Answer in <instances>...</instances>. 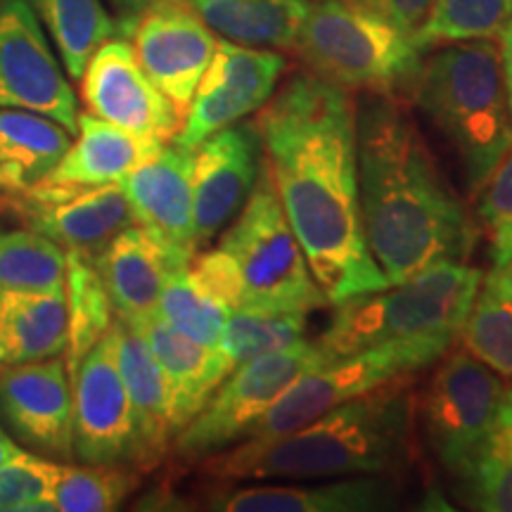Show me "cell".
Instances as JSON below:
<instances>
[{"label":"cell","mask_w":512,"mask_h":512,"mask_svg":"<svg viewBox=\"0 0 512 512\" xmlns=\"http://www.w3.org/2000/svg\"><path fill=\"white\" fill-rule=\"evenodd\" d=\"M401 472H370L287 484H252L209 496L221 512H384L403 505Z\"/></svg>","instance_id":"ac0fdd59"},{"label":"cell","mask_w":512,"mask_h":512,"mask_svg":"<svg viewBox=\"0 0 512 512\" xmlns=\"http://www.w3.org/2000/svg\"><path fill=\"white\" fill-rule=\"evenodd\" d=\"M79 83L86 112L107 124L164 145L181 131V114L143 72L126 36L107 38L91 55Z\"/></svg>","instance_id":"5bb4252c"},{"label":"cell","mask_w":512,"mask_h":512,"mask_svg":"<svg viewBox=\"0 0 512 512\" xmlns=\"http://www.w3.org/2000/svg\"><path fill=\"white\" fill-rule=\"evenodd\" d=\"M0 107L38 112L76 136V95L27 0H0Z\"/></svg>","instance_id":"4fadbf2b"},{"label":"cell","mask_w":512,"mask_h":512,"mask_svg":"<svg viewBox=\"0 0 512 512\" xmlns=\"http://www.w3.org/2000/svg\"><path fill=\"white\" fill-rule=\"evenodd\" d=\"M178 266L185 264L138 223L114 235L95 256V268L110 294L114 318L124 323H140L157 313L166 278Z\"/></svg>","instance_id":"7402d4cb"},{"label":"cell","mask_w":512,"mask_h":512,"mask_svg":"<svg viewBox=\"0 0 512 512\" xmlns=\"http://www.w3.org/2000/svg\"><path fill=\"white\" fill-rule=\"evenodd\" d=\"M418 361L394 344L337 358L297 377L242 441L266 444L302 430L320 415L380 387L396 375L418 373ZM240 444V441H238Z\"/></svg>","instance_id":"30bf717a"},{"label":"cell","mask_w":512,"mask_h":512,"mask_svg":"<svg viewBox=\"0 0 512 512\" xmlns=\"http://www.w3.org/2000/svg\"><path fill=\"white\" fill-rule=\"evenodd\" d=\"M60 463L19 451L0 467V510L3 512H55L50 494Z\"/></svg>","instance_id":"d590c367"},{"label":"cell","mask_w":512,"mask_h":512,"mask_svg":"<svg viewBox=\"0 0 512 512\" xmlns=\"http://www.w3.org/2000/svg\"><path fill=\"white\" fill-rule=\"evenodd\" d=\"M498 53H501V69L505 81V93H508V105L512 114V17L498 34Z\"/></svg>","instance_id":"b9f144b4"},{"label":"cell","mask_w":512,"mask_h":512,"mask_svg":"<svg viewBox=\"0 0 512 512\" xmlns=\"http://www.w3.org/2000/svg\"><path fill=\"white\" fill-rule=\"evenodd\" d=\"M484 273L465 261H439L399 285L335 304L320 344L344 358L382 344L408 351L420 368L456 347Z\"/></svg>","instance_id":"277c9868"},{"label":"cell","mask_w":512,"mask_h":512,"mask_svg":"<svg viewBox=\"0 0 512 512\" xmlns=\"http://www.w3.org/2000/svg\"><path fill=\"white\" fill-rule=\"evenodd\" d=\"M460 342L498 375L512 377V299L484 278Z\"/></svg>","instance_id":"e575fe53"},{"label":"cell","mask_w":512,"mask_h":512,"mask_svg":"<svg viewBox=\"0 0 512 512\" xmlns=\"http://www.w3.org/2000/svg\"><path fill=\"white\" fill-rule=\"evenodd\" d=\"M264 162L254 121L211 133L192 150V209L197 247L207 245L245 207Z\"/></svg>","instance_id":"2e32d148"},{"label":"cell","mask_w":512,"mask_h":512,"mask_svg":"<svg viewBox=\"0 0 512 512\" xmlns=\"http://www.w3.org/2000/svg\"><path fill=\"white\" fill-rule=\"evenodd\" d=\"M294 53L309 72L366 93L411 91L422 64L411 34L354 0H311Z\"/></svg>","instance_id":"8992f818"},{"label":"cell","mask_w":512,"mask_h":512,"mask_svg":"<svg viewBox=\"0 0 512 512\" xmlns=\"http://www.w3.org/2000/svg\"><path fill=\"white\" fill-rule=\"evenodd\" d=\"M354 3L366 5V8L380 12L389 22L413 36V31L420 27L422 19L427 17L434 0H354Z\"/></svg>","instance_id":"ab89813d"},{"label":"cell","mask_w":512,"mask_h":512,"mask_svg":"<svg viewBox=\"0 0 512 512\" xmlns=\"http://www.w3.org/2000/svg\"><path fill=\"white\" fill-rule=\"evenodd\" d=\"M143 332L152 354L164 370L174 408L176 434L202 411L214 389L226 380L230 361L219 347H204L195 339L171 328L159 313H152L140 323H131Z\"/></svg>","instance_id":"cb8c5ba5"},{"label":"cell","mask_w":512,"mask_h":512,"mask_svg":"<svg viewBox=\"0 0 512 512\" xmlns=\"http://www.w3.org/2000/svg\"><path fill=\"white\" fill-rule=\"evenodd\" d=\"M157 313L181 335L195 339L204 347H219L230 309L219 302L185 264L174 268L166 278Z\"/></svg>","instance_id":"d6a6232c"},{"label":"cell","mask_w":512,"mask_h":512,"mask_svg":"<svg viewBox=\"0 0 512 512\" xmlns=\"http://www.w3.org/2000/svg\"><path fill=\"white\" fill-rule=\"evenodd\" d=\"M361 226L375 264L399 285L439 261H467L479 228L396 93L356 102Z\"/></svg>","instance_id":"7a4b0ae2"},{"label":"cell","mask_w":512,"mask_h":512,"mask_svg":"<svg viewBox=\"0 0 512 512\" xmlns=\"http://www.w3.org/2000/svg\"><path fill=\"white\" fill-rule=\"evenodd\" d=\"M437 363L418 415L437 463L458 479L494 437L505 382L465 347H453Z\"/></svg>","instance_id":"9c48e42d"},{"label":"cell","mask_w":512,"mask_h":512,"mask_svg":"<svg viewBox=\"0 0 512 512\" xmlns=\"http://www.w3.org/2000/svg\"><path fill=\"white\" fill-rule=\"evenodd\" d=\"M74 456L86 465L138 470V430L110 328L72 375Z\"/></svg>","instance_id":"7c38bea8"},{"label":"cell","mask_w":512,"mask_h":512,"mask_svg":"<svg viewBox=\"0 0 512 512\" xmlns=\"http://www.w3.org/2000/svg\"><path fill=\"white\" fill-rule=\"evenodd\" d=\"M337 361L330 351L309 339L292 344L273 354L259 356L254 361L233 368L200 413L176 434L171 446L185 463H200L235 446L252 432V427L264 418L268 408L283 396L290 384L313 368Z\"/></svg>","instance_id":"ba28073f"},{"label":"cell","mask_w":512,"mask_h":512,"mask_svg":"<svg viewBox=\"0 0 512 512\" xmlns=\"http://www.w3.org/2000/svg\"><path fill=\"white\" fill-rule=\"evenodd\" d=\"M133 221L169 249L181 264L197 254L195 209H192V150L162 145L157 155L119 183Z\"/></svg>","instance_id":"d6986e66"},{"label":"cell","mask_w":512,"mask_h":512,"mask_svg":"<svg viewBox=\"0 0 512 512\" xmlns=\"http://www.w3.org/2000/svg\"><path fill=\"white\" fill-rule=\"evenodd\" d=\"M60 50L72 81H79L91 55L107 38L117 36V19L102 0H27Z\"/></svg>","instance_id":"f1b7e54d"},{"label":"cell","mask_w":512,"mask_h":512,"mask_svg":"<svg viewBox=\"0 0 512 512\" xmlns=\"http://www.w3.org/2000/svg\"><path fill=\"white\" fill-rule=\"evenodd\" d=\"M219 247L240 268L242 304L302 313L330 306L287 221L266 157L245 207L223 233Z\"/></svg>","instance_id":"52a82bcc"},{"label":"cell","mask_w":512,"mask_h":512,"mask_svg":"<svg viewBox=\"0 0 512 512\" xmlns=\"http://www.w3.org/2000/svg\"><path fill=\"white\" fill-rule=\"evenodd\" d=\"M114 342L121 380L126 384L138 430V470H152L176 437L174 408L164 370L136 325L114 318Z\"/></svg>","instance_id":"603a6c76"},{"label":"cell","mask_w":512,"mask_h":512,"mask_svg":"<svg viewBox=\"0 0 512 512\" xmlns=\"http://www.w3.org/2000/svg\"><path fill=\"white\" fill-rule=\"evenodd\" d=\"M128 36L143 72L185 119L219 38L183 0L150 5Z\"/></svg>","instance_id":"9a60e30c"},{"label":"cell","mask_w":512,"mask_h":512,"mask_svg":"<svg viewBox=\"0 0 512 512\" xmlns=\"http://www.w3.org/2000/svg\"><path fill=\"white\" fill-rule=\"evenodd\" d=\"M67 252L36 230L0 233V292L64 290Z\"/></svg>","instance_id":"4dcf8cb0"},{"label":"cell","mask_w":512,"mask_h":512,"mask_svg":"<svg viewBox=\"0 0 512 512\" xmlns=\"http://www.w3.org/2000/svg\"><path fill=\"white\" fill-rule=\"evenodd\" d=\"M0 415L24 444L48 458L74 456V396L60 356L0 370Z\"/></svg>","instance_id":"e0dca14e"},{"label":"cell","mask_w":512,"mask_h":512,"mask_svg":"<svg viewBox=\"0 0 512 512\" xmlns=\"http://www.w3.org/2000/svg\"><path fill=\"white\" fill-rule=\"evenodd\" d=\"M188 268L190 273L195 275L216 299H219V302L228 306V309H235V306L242 304L240 268L226 249L216 247L204 254H195L190 259Z\"/></svg>","instance_id":"f35d334b"},{"label":"cell","mask_w":512,"mask_h":512,"mask_svg":"<svg viewBox=\"0 0 512 512\" xmlns=\"http://www.w3.org/2000/svg\"><path fill=\"white\" fill-rule=\"evenodd\" d=\"M19 451H22V448H19L15 441L8 437V434L0 430V467L8 463V460L15 458Z\"/></svg>","instance_id":"f6af8a7d"},{"label":"cell","mask_w":512,"mask_h":512,"mask_svg":"<svg viewBox=\"0 0 512 512\" xmlns=\"http://www.w3.org/2000/svg\"><path fill=\"white\" fill-rule=\"evenodd\" d=\"M264 157L306 264L330 304L389 287L361 226L356 100L313 72L294 74L256 112Z\"/></svg>","instance_id":"6da1fadb"},{"label":"cell","mask_w":512,"mask_h":512,"mask_svg":"<svg viewBox=\"0 0 512 512\" xmlns=\"http://www.w3.org/2000/svg\"><path fill=\"white\" fill-rule=\"evenodd\" d=\"M408 93L456 152L467 190L477 195L512 150V114L494 38L441 46L420 64Z\"/></svg>","instance_id":"5b68a950"},{"label":"cell","mask_w":512,"mask_h":512,"mask_svg":"<svg viewBox=\"0 0 512 512\" xmlns=\"http://www.w3.org/2000/svg\"><path fill=\"white\" fill-rule=\"evenodd\" d=\"M486 278H489L491 283H494L498 290L505 294V297L512 299V256H510L508 264L501 268H494V271L486 275Z\"/></svg>","instance_id":"ee69618b"},{"label":"cell","mask_w":512,"mask_h":512,"mask_svg":"<svg viewBox=\"0 0 512 512\" xmlns=\"http://www.w3.org/2000/svg\"><path fill=\"white\" fill-rule=\"evenodd\" d=\"M512 17V0H434L413 31L420 53L460 41L496 38Z\"/></svg>","instance_id":"1f68e13d"},{"label":"cell","mask_w":512,"mask_h":512,"mask_svg":"<svg viewBox=\"0 0 512 512\" xmlns=\"http://www.w3.org/2000/svg\"><path fill=\"white\" fill-rule=\"evenodd\" d=\"M475 197L479 228L489 240L491 261L494 268H501L512 256V150Z\"/></svg>","instance_id":"74e56055"},{"label":"cell","mask_w":512,"mask_h":512,"mask_svg":"<svg viewBox=\"0 0 512 512\" xmlns=\"http://www.w3.org/2000/svg\"><path fill=\"white\" fill-rule=\"evenodd\" d=\"M10 200L31 230L57 242L64 252H79L93 259L114 235L136 223L119 183L76 192L57 202H34L27 197Z\"/></svg>","instance_id":"44dd1931"},{"label":"cell","mask_w":512,"mask_h":512,"mask_svg":"<svg viewBox=\"0 0 512 512\" xmlns=\"http://www.w3.org/2000/svg\"><path fill=\"white\" fill-rule=\"evenodd\" d=\"M138 470L121 465H60L53 494L57 512H110L136 491Z\"/></svg>","instance_id":"836d02e7"},{"label":"cell","mask_w":512,"mask_h":512,"mask_svg":"<svg viewBox=\"0 0 512 512\" xmlns=\"http://www.w3.org/2000/svg\"><path fill=\"white\" fill-rule=\"evenodd\" d=\"M415 453V392L411 373H406L287 437L266 444L240 441L200 463L211 479L223 484L302 482L403 472Z\"/></svg>","instance_id":"3957f363"},{"label":"cell","mask_w":512,"mask_h":512,"mask_svg":"<svg viewBox=\"0 0 512 512\" xmlns=\"http://www.w3.org/2000/svg\"><path fill=\"white\" fill-rule=\"evenodd\" d=\"M285 72V55L219 38L174 143L195 150L211 133L252 117L273 98Z\"/></svg>","instance_id":"8fae6325"},{"label":"cell","mask_w":512,"mask_h":512,"mask_svg":"<svg viewBox=\"0 0 512 512\" xmlns=\"http://www.w3.org/2000/svg\"><path fill=\"white\" fill-rule=\"evenodd\" d=\"M64 297H67V363L69 380L79 368L81 358L91 351L114 323V309L93 256L67 252L64 273Z\"/></svg>","instance_id":"83f0119b"},{"label":"cell","mask_w":512,"mask_h":512,"mask_svg":"<svg viewBox=\"0 0 512 512\" xmlns=\"http://www.w3.org/2000/svg\"><path fill=\"white\" fill-rule=\"evenodd\" d=\"M496 437L512 446V382L505 384L501 406H498V418H496Z\"/></svg>","instance_id":"7bdbcfd3"},{"label":"cell","mask_w":512,"mask_h":512,"mask_svg":"<svg viewBox=\"0 0 512 512\" xmlns=\"http://www.w3.org/2000/svg\"><path fill=\"white\" fill-rule=\"evenodd\" d=\"M155 3H162V0H114V8H117V29L124 36L131 34L136 19Z\"/></svg>","instance_id":"60d3db41"},{"label":"cell","mask_w":512,"mask_h":512,"mask_svg":"<svg viewBox=\"0 0 512 512\" xmlns=\"http://www.w3.org/2000/svg\"><path fill=\"white\" fill-rule=\"evenodd\" d=\"M67 297L55 292H0V368L62 356Z\"/></svg>","instance_id":"d4e9b609"},{"label":"cell","mask_w":512,"mask_h":512,"mask_svg":"<svg viewBox=\"0 0 512 512\" xmlns=\"http://www.w3.org/2000/svg\"><path fill=\"white\" fill-rule=\"evenodd\" d=\"M72 133L38 112L0 107V190L17 197L60 162Z\"/></svg>","instance_id":"484cf974"},{"label":"cell","mask_w":512,"mask_h":512,"mask_svg":"<svg viewBox=\"0 0 512 512\" xmlns=\"http://www.w3.org/2000/svg\"><path fill=\"white\" fill-rule=\"evenodd\" d=\"M226 41L252 48L294 50L311 0H183Z\"/></svg>","instance_id":"4316f807"},{"label":"cell","mask_w":512,"mask_h":512,"mask_svg":"<svg viewBox=\"0 0 512 512\" xmlns=\"http://www.w3.org/2000/svg\"><path fill=\"white\" fill-rule=\"evenodd\" d=\"M304 332L306 313L302 311H278L242 304L230 309L219 349L230 361V366L238 368L254 358L302 342Z\"/></svg>","instance_id":"f546056e"},{"label":"cell","mask_w":512,"mask_h":512,"mask_svg":"<svg viewBox=\"0 0 512 512\" xmlns=\"http://www.w3.org/2000/svg\"><path fill=\"white\" fill-rule=\"evenodd\" d=\"M458 482L470 508L512 512V446L494 434Z\"/></svg>","instance_id":"8d00e7d4"},{"label":"cell","mask_w":512,"mask_h":512,"mask_svg":"<svg viewBox=\"0 0 512 512\" xmlns=\"http://www.w3.org/2000/svg\"><path fill=\"white\" fill-rule=\"evenodd\" d=\"M164 143L138 138L124 128L107 124L91 112L79 114L76 140L67 147L60 162L34 188L24 192L27 200L57 202L76 192L121 183L136 166L162 150Z\"/></svg>","instance_id":"ffe728a7"}]
</instances>
